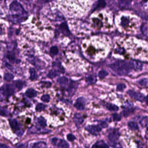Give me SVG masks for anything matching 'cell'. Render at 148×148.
<instances>
[{"mask_svg": "<svg viewBox=\"0 0 148 148\" xmlns=\"http://www.w3.org/2000/svg\"><path fill=\"white\" fill-rule=\"evenodd\" d=\"M128 126L131 130H138V126L136 123L133 121H130L128 123Z\"/></svg>", "mask_w": 148, "mask_h": 148, "instance_id": "obj_22", "label": "cell"}, {"mask_svg": "<svg viewBox=\"0 0 148 148\" xmlns=\"http://www.w3.org/2000/svg\"><path fill=\"white\" fill-rule=\"evenodd\" d=\"M144 101H145V103H146V104L148 105V95L146 96V97H145V98Z\"/></svg>", "mask_w": 148, "mask_h": 148, "instance_id": "obj_42", "label": "cell"}, {"mask_svg": "<svg viewBox=\"0 0 148 148\" xmlns=\"http://www.w3.org/2000/svg\"><path fill=\"white\" fill-rule=\"evenodd\" d=\"M15 88L16 87L14 84H5L3 85L1 89V94H3L5 97H10L14 94L15 92Z\"/></svg>", "mask_w": 148, "mask_h": 148, "instance_id": "obj_4", "label": "cell"}, {"mask_svg": "<svg viewBox=\"0 0 148 148\" xmlns=\"http://www.w3.org/2000/svg\"><path fill=\"white\" fill-rule=\"evenodd\" d=\"M49 130H44V129H40L37 126H33L31 127L29 129L28 132L30 133H47L49 132Z\"/></svg>", "mask_w": 148, "mask_h": 148, "instance_id": "obj_11", "label": "cell"}, {"mask_svg": "<svg viewBox=\"0 0 148 148\" xmlns=\"http://www.w3.org/2000/svg\"><path fill=\"white\" fill-rule=\"evenodd\" d=\"M121 4L124 5H128L130 3V0H117Z\"/></svg>", "mask_w": 148, "mask_h": 148, "instance_id": "obj_38", "label": "cell"}, {"mask_svg": "<svg viewBox=\"0 0 148 148\" xmlns=\"http://www.w3.org/2000/svg\"><path fill=\"white\" fill-rule=\"evenodd\" d=\"M135 109L133 107L125 108L122 111V114L124 117H128L134 112Z\"/></svg>", "mask_w": 148, "mask_h": 148, "instance_id": "obj_16", "label": "cell"}, {"mask_svg": "<svg viewBox=\"0 0 148 148\" xmlns=\"http://www.w3.org/2000/svg\"><path fill=\"white\" fill-rule=\"evenodd\" d=\"M10 8L11 16L14 21L20 22L25 18L26 13L20 4L18 2H14L11 5Z\"/></svg>", "mask_w": 148, "mask_h": 148, "instance_id": "obj_3", "label": "cell"}, {"mask_svg": "<svg viewBox=\"0 0 148 148\" xmlns=\"http://www.w3.org/2000/svg\"><path fill=\"white\" fill-rule=\"evenodd\" d=\"M108 148L109 146L103 140L97 141L92 146V148Z\"/></svg>", "mask_w": 148, "mask_h": 148, "instance_id": "obj_18", "label": "cell"}, {"mask_svg": "<svg viewBox=\"0 0 148 148\" xmlns=\"http://www.w3.org/2000/svg\"><path fill=\"white\" fill-rule=\"evenodd\" d=\"M138 83L142 86H145L148 85V79L147 78L142 79L138 81Z\"/></svg>", "mask_w": 148, "mask_h": 148, "instance_id": "obj_30", "label": "cell"}, {"mask_svg": "<svg viewBox=\"0 0 148 148\" xmlns=\"http://www.w3.org/2000/svg\"><path fill=\"white\" fill-rule=\"evenodd\" d=\"M9 146L3 144H1V148H9Z\"/></svg>", "mask_w": 148, "mask_h": 148, "instance_id": "obj_41", "label": "cell"}, {"mask_svg": "<svg viewBox=\"0 0 148 148\" xmlns=\"http://www.w3.org/2000/svg\"><path fill=\"white\" fill-rule=\"evenodd\" d=\"M29 73H30V78L32 80H35V79L38 78V74H37L36 70L34 68H30V70H29Z\"/></svg>", "mask_w": 148, "mask_h": 148, "instance_id": "obj_21", "label": "cell"}, {"mask_svg": "<svg viewBox=\"0 0 148 148\" xmlns=\"http://www.w3.org/2000/svg\"><path fill=\"white\" fill-rule=\"evenodd\" d=\"M38 121L40 125L42 126L43 128H45L47 126L46 120L43 116L39 117L38 118Z\"/></svg>", "mask_w": 148, "mask_h": 148, "instance_id": "obj_26", "label": "cell"}, {"mask_svg": "<svg viewBox=\"0 0 148 148\" xmlns=\"http://www.w3.org/2000/svg\"><path fill=\"white\" fill-rule=\"evenodd\" d=\"M9 123H10V126L13 130L15 131H19L20 130V124L17 119H11Z\"/></svg>", "mask_w": 148, "mask_h": 148, "instance_id": "obj_12", "label": "cell"}, {"mask_svg": "<svg viewBox=\"0 0 148 148\" xmlns=\"http://www.w3.org/2000/svg\"><path fill=\"white\" fill-rule=\"evenodd\" d=\"M131 62L132 68L134 71H142L143 68V64L141 62L136 61H131Z\"/></svg>", "mask_w": 148, "mask_h": 148, "instance_id": "obj_13", "label": "cell"}, {"mask_svg": "<svg viewBox=\"0 0 148 148\" xmlns=\"http://www.w3.org/2000/svg\"><path fill=\"white\" fill-rule=\"evenodd\" d=\"M132 106H133V104L132 103L130 102H126L123 105V107L124 109H125V108L132 107Z\"/></svg>", "mask_w": 148, "mask_h": 148, "instance_id": "obj_36", "label": "cell"}, {"mask_svg": "<svg viewBox=\"0 0 148 148\" xmlns=\"http://www.w3.org/2000/svg\"><path fill=\"white\" fill-rule=\"evenodd\" d=\"M14 76L12 73H7L4 74V80L8 82H10L12 81L14 78Z\"/></svg>", "mask_w": 148, "mask_h": 148, "instance_id": "obj_25", "label": "cell"}, {"mask_svg": "<svg viewBox=\"0 0 148 148\" xmlns=\"http://www.w3.org/2000/svg\"><path fill=\"white\" fill-rule=\"evenodd\" d=\"M97 78L93 75H90L86 79V83L89 84H93L97 82Z\"/></svg>", "mask_w": 148, "mask_h": 148, "instance_id": "obj_20", "label": "cell"}, {"mask_svg": "<svg viewBox=\"0 0 148 148\" xmlns=\"http://www.w3.org/2000/svg\"><path fill=\"white\" fill-rule=\"evenodd\" d=\"M61 11L69 17H82L87 10L86 0H58Z\"/></svg>", "mask_w": 148, "mask_h": 148, "instance_id": "obj_1", "label": "cell"}, {"mask_svg": "<svg viewBox=\"0 0 148 148\" xmlns=\"http://www.w3.org/2000/svg\"><path fill=\"white\" fill-rule=\"evenodd\" d=\"M25 145H24V144H21L19 145H18V146H17V147H18V148H22V147H25Z\"/></svg>", "mask_w": 148, "mask_h": 148, "instance_id": "obj_43", "label": "cell"}, {"mask_svg": "<svg viewBox=\"0 0 148 148\" xmlns=\"http://www.w3.org/2000/svg\"><path fill=\"white\" fill-rule=\"evenodd\" d=\"M50 52L53 55H56L58 53L59 51L58 47L56 46H53L50 49Z\"/></svg>", "mask_w": 148, "mask_h": 148, "instance_id": "obj_32", "label": "cell"}, {"mask_svg": "<svg viewBox=\"0 0 148 148\" xmlns=\"http://www.w3.org/2000/svg\"><path fill=\"white\" fill-rule=\"evenodd\" d=\"M25 95L29 98H33L37 96V92L34 89L29 88L26 91Z\"/></svg>", "mask_w": 148, "mask_h": 148, "instance_id": "obj_14", "label": "cell"}, {"mask_svg": "<svg viewBox=\"0 0 148 148\" xmlns=\"http://www.w3.org/2000/svg\"><path fill=\"white\" fill-rule=\"evenodd\" d=\"M125 88H126V85L125 84H119L117 86L116 90L119 91H123Z\"/></svg>", "mask_w": 148, "mask_h": 148, "instance_id": "obj_33", "label": "cell"}, {"mask_svg": "<svg viewBox=\"0 0 148 148\" xmlns=\"http://www.w3.org/2000/svg\"><path fill=\"white\" fill-rule=\"evenodd\" d=\"M112 117L113 120L115 121H119L121 119V116L117 113H114L112 115Z\"/></svg>", "mask_w": 148, "mask_h": 148, "instance_id": "obj_34", "label": "cell"}, {"mask_svg": "<svg viewBox=\"0 0 148 148\" xmlns=\"http://www.w3.org/2000/svg\"><path fill=\"white\" fill-rule=\"evenodd\" d=\"M73 122L76 124V126L79 128L80 125L82 124L83 122H84V119L81 114L77 113L74 115L73 118Z\"/></svg>", "mask_w": 148, "mask_h": 148, "instance_id": "obj_10", "label": "cell"}, {"mask_svg": "<svg viewBox=\"0 0 148 148\" xmlns=\"http://www.w3.org/2000/svg\"><path fill=\"white\" fill-rule=\"evenodd\" d=\"M108 75V73L105 70H101V71H99L98 73L99 77L100 79H103L105 78L107 75Z\"/></svg>", "mask_w": 148, "mask_h": 148, "instance_id": "obj_28", "label": "cell"}, {"mask_svg": "<svg viewBox=\"0 0 148 148\" xmlns=\"http://www.w3.org/2000/svg\"><path fill=\"white\" fill-rule=\"evenodd\" d=\"M13 84H14L15 87L18 90H20L22 89L25 84H24V82L21 81V80H17V81H15L14 83Z\"/></svg>", "mask_w": 148, "mask_h": 148, "instance_id": "obj_24", "label": "cell"}, {"mask_svg": "<svg viewBox=\"0 0 148 148\" xmlns=\"http://www.w3.org/2000/svg\"><path fill=\"white\" fill-rule=\"evenodd\" d=\"M47 147L46 143L44 142H39L34 143L33 145V148H45Z\"/></svg>", "mask_w": 148, "mask_h": 148, "instance_id": "obj_23", "label": "cell"}, {"mask_svg": "<svg viewBox=\"0 0 148 148\" xmlns=\"http://www.w3.org/2000/svg\"><path fill=\"white\" fill-rule=\"evenodd\" d=\"M50 99H51V97H50V95L48 94L43 95L40 98L41 100H42L44 103H49L50 101Z\"/></svg>", "mask_w": 148, "mask_h": 148, "instance_id": "obj_29", "label": "cell"}, {"mask_svg": "<svg viewBox=\"0 0 148 148\" xmlns=\"http://www.w3.org/2000/svg\"><path fill=\"white\" fill-rule=\"evenodd\" d=\"M51 142L53 145L57 146L59 148H69L70 147L69 144L64 139L54 137L52 138Z\"/></svg>", "mask_w": 148, "mask_h": 148, "instance_id": "obj_5", "label": "cell"}, {"mask_svg": "<svg viewBox=\"0 0 148 148\" xmlns=\"http://www.w3.org/2000/svg\"><path fill=\"white\" fill-rule=\"evenodd\" d=\"M7 58L10 62H12V63H14V62H15V57L12 54L8 55Z\"/></svg>", "mask_w": 148, "mask_h": 148, "instance_id": "obj_37", "label": "cell"}, {"mask_svg": "<svg viewBox=\"0 0 148 148\" xmlns=\"http://www.w3.org/2000/svg\"><path fill=\"white\" fill-rule=\"evenodd\" d=\"M106 106L107 109L110 111L116 112L119 110V108L116 105L114 104L110 103H106Z\"/></svg>", "mask_w": 148, "mask_h": 148, "instance_id": "obj_19", "label": "cell"}, {"mask_svg": "<svg viewBox=\"0 0 148 148\" xmlns=\"http://www.w3.org/2000/svg\"><path fill=\"white\" fill-rule=\"evenodd\" d=\"M127 93L131 97L135 100L142 102L144 101L145 97L142 93L136 92L132 90H129L127 92Z\"/></svg>", "mask_w": 148, "mask_h": 148, "instance_id": "obj_6", "label": "cell"}, {"mask_svg": "<svg viewBox=\"0 0 148 148\" xmlns=\"http://www.w3.org/2000/svg\"><path fill=\"white\" fill-rule=\"evenodd\" d=\"M120 136V133L118 131L112 130L108 135V139L110 142L114 143L119 139Z\"/></svg>", "mask_w": 148, "mask_h": 148, "instance_id": "obj_9", "label": "cell"}, {"mask_svg": "<svg viewBox=\"0 0 148 148\" xmlns=\"http://www.w3.org/2000/svg\"><path fill=\"white\" fill-rule=\"evenodd\" d=\"M1 116H7L9 115V112L8 110L7 109L4 107H1Z\"/></svg>", "mask_w": 148, "mask_h": 148, "instance_id": "obj_31", "label": "cell"}, {"mask_svg": "<svg viewBox=\"0 0 148 148\" xmlns=\"http://www.w3.org/2000/svg\"><path fill=\"white\" fill-rule=\"evenodd\" d=\"M99 125L103 128H106L108 126V124L104 121H100L99 123Z\"/></svg>", "mask_w": 148, "mask_h": 148, "instance_id": "obj_40", "label": "cell"}, {"mask_svg": "<svg viewBox=\"0 0 148 148\" xmlns=\"http://www.w3.org/2000/svg\"><path fill=\"white\" fill-rule=\"evenodd\" d=\"M60 71L57 70H51L49 71V73L47 74V77L49 78L53 79L59 76L60 74Z\"/></svg>", "mask_w": 148, "mask_h": 148, "instance_id": "obj_17", "label": "cell"}, {"mask_svg": "<svg viewBox=\"0 0 148 148\" xmlns=\"http://www.w3.org/2000/svg\"><path fill=\"white\" fill-rule=\"evenodd\" d=\"M57 82L62 86H65L69 84V79L66 77L63 76L59 78L57 80Z\"/></svg>", "mask_w": 148, "mask_h": 148, "instance_id": "obj_15", "label": "cell"}, {"mask_svg": "<svg viewBox=\"0 0 148 148\" xmlns=\"http://www.w3.org/2000/svg\"><path fill=\"white\" fill-rule=\"evenodd\" d=\"M85 129L90 134L93 135H97L102 130V127L99 125H87L85 127Z\"/></svg>", "mask_w": 148, "mask_h": 148, "instance_id": "obj_7", "label": "cell"}, {"mask_svg": "<svg viewBox=\"0 0 148 148\" xmlns=\"http://www.w3.org/2000/svg\"><path fill=\"white\" fill-rule=\"evenodd\" d=\"M109 67L114 73L119 76L128 75L133 70L131 61H116L110 64Z\"/></svg>", "mask_w": 148, "mask_h": 148, "instance_id": "obj_2", "label": "cell"}, {"mask_svg": "<svg viewBox=\"0 0 148 148\" xmlns=\"http://www.w3.org/2000/svg\"><path fill=\"white\" fill-rule=\"evenodd\" d=\"M106 3L104 0H99V1L98 7H104L105 6Z\"/></svg>", "mask_w": 148, "mask_h": 148, "instance_id": "obj_39", "label": "cell"}, {"mask_svg": "<svg viewBox=\"0 0 148 148\" xmlns=\"http://www.w3.org/2000/svg\"><path fill=\"white\" fill-rule=\"evenodd\" d=\"M47 107V106L42 103H39L36 106L35 110L37 112H41L44 110Z\"/></svg>", "mask_w": 148, "mask_h": 148, "instance_id": "obj_27", "label": "cell"}, {"mask_svg": "<svg viewBox=\"0 0 148 148\" xmlns=\"http://www.w3.org/2000/svg\"><path fill=\"white\" fill-rule=\"evenodd\" d=\"M85 99L84 98L81 97L78 98L77 99L76 102L74 103V106L79 110H85V106L86 103Z\"/></svg>", "mask_w": 148, "mask_h": 148, "instance_id": "obj_8", "label": "cell"}, {"mask_svg": "<svg viewBox=\"0 0 148 148\" xmlns=\"http://www.w3.org/2000/svg\"><path fill=\"white\" fill-rule=\"evenodd\" d=\"M66 138H67L68 141H71V142H73V141L75 140L76 138V137L71 133L67 134V136H66Z\"/></svg>", "mask_w": 148, "mask_h": 148, "instance_id": "obj_35", "label": "cell"}]
</instances>
